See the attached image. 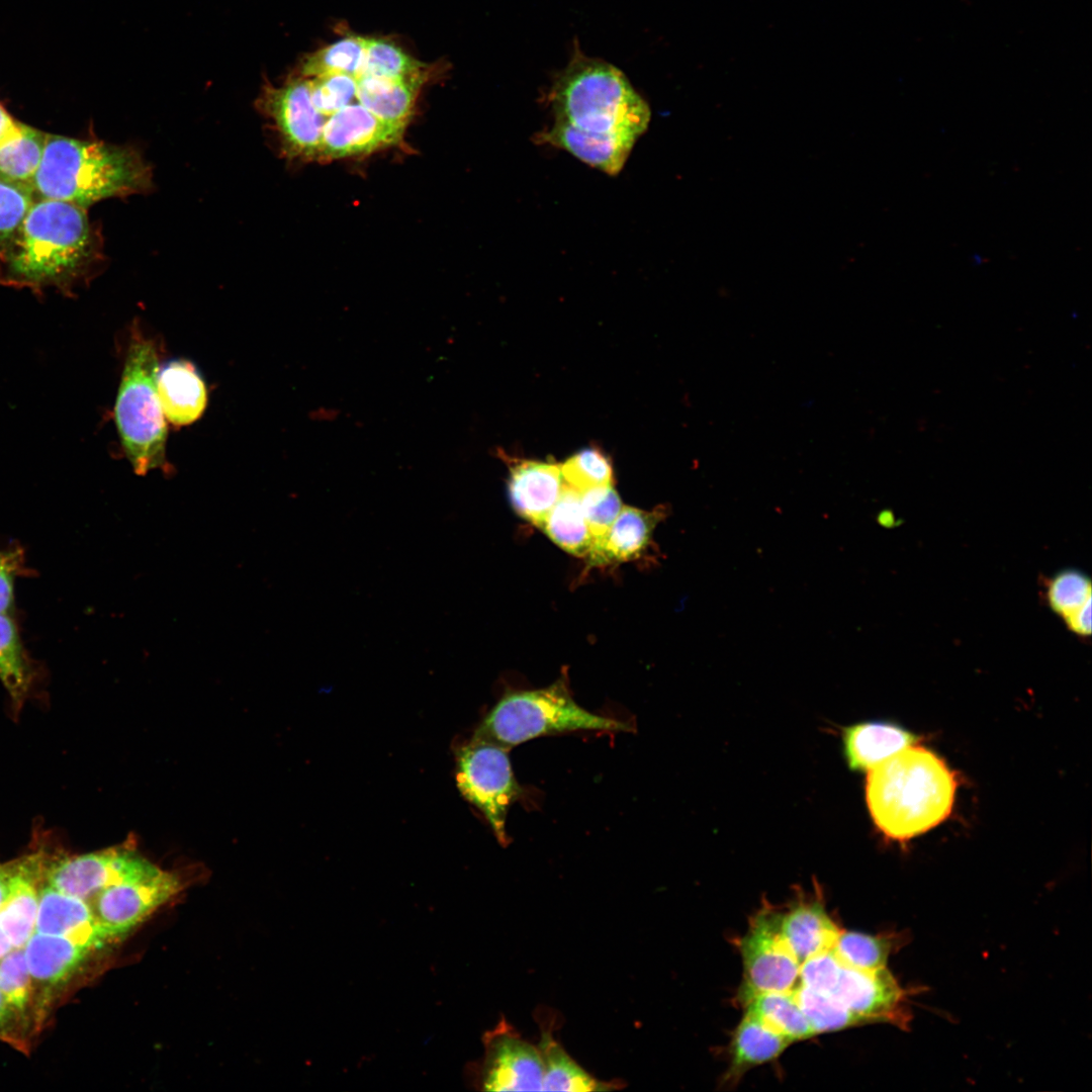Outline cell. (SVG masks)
<instances>
[{
    "label": "cell",
    "instance_id": "cell-22",
    "mask_svg": "<svg viewBox=\"0 0 1092 1092\" xmlns=\"http://www.w3.org/2000/svg\"><path fill=\"white\" fill-rule=\"evenodd\" d=\"M1045 598L1052 610L1070 631L1085 637L1091 632V582L1082 572L1067 569L1046 584Z\"/></svg>",
    "mask_w": 1092,
    "mask_h": 1092
},
{
    "label": "cell",
    "instance_id": "cell-33",
    "mask_svg": "<svg viewBox=\"0 0 1092 1092\" xmlns=\"http://www.w3.org/2000/svg\"><path fill=\"white\" fill-rule=\"evenodd\" d=\"M0 990L24 1022L32 1005V983L23 947L0 960Z\"/></svg>",
    "mask_w": 1092,
    "mask_h": 1092
},
{
    "label": "cell",
    "instance_id": "cell-16",
    "mask_svg": "<svg viewBox=\"0 0 1092 1092\" xmlns=\"http://www.w3.org/2000/svg\"><path fill=\"white\" fill-rule=\"evenodd\" d=\"M919 740L920 736L892 721H866L842 730L844 757L856 771L870 770Z\"/></svg>",
    "mask_w": 1092,
    "mask_h": 1092
},
{
    "label": "cell",
    "instance_id": "cell-19",
    "mask_svg": "<svg viewBox=\"0 0 1092 1092\" xmlns=\"http://www.w3.org/2000/svg\"><path fill=\"white\" fill-rule=\"evenodd\" d=\"M42 874L40 856L19 859L10 893L0 907V927L14 948L24 947L34 932L38 908L36 884Z\"/></svg>",
    "mask_w": 1092,
    "mask_h": 1092
},
{
    "label": "cell",
    "instance_id": "cell-24",
    "mask_svg": "<svg viewBox=\"0 0 1092 1092\" xmlns=\"http://www.w3.org/2000/svg\"><path fill=\"white\" fill-rule=\"evenodd\" d=\"M544 1067L542 1091L589 1092L616 1088L613 1083L596 1079L579 1066L554 1038L543 1030L538 1044Z\"/></svg>",
    "mask_w": 1092,
    "mask_h": 1092
},
{
    "label": "cell",
    "instance_id": "cell-13",
    "mask_svg": "<svg viewBox=\"0 0 1092 1092\" xmlns=\"http://www.w3.org/2000/svg\"><path fill=\"white\" fill-rule=\"evenodd\" d=\"M34 932L67 937L93 949L107 940L87 901L48 883L38 889Z\"/></svg>",
    "mask_w": 1092,
    "mask_h": 1092
},
{
    "label": "cell",
    "instance_id": "cell-1",
    "mask_svg": "<svg viewBox=\"0 0 1092 1092\" xmlns=\"http://www.w3.org/2000/svg\"><path fill=\"white\" fill-rule=\"evenodd\" d=\"M550 101L554 122L539 140L609 175L622 170L651 117L622 71L586 57L574 58L559 74Z\"/></svg>",
    "mask_w": 1092,
    "mask_h": 1092
},
{
    "label": "cell",
    "instance_id": "cell-12",
    "mask_svg": "<svg viewBox=\"0 0 1092 1092\" xmlns=\"http://www.w3.org/2000/svg\"><path fill=\"white\" fill-rule=\"evenodd\" d=\"M404 130L382 121L360 103H351L327 118L318 160L366 155L395 146Z\"/></svg>",
    "mask_w": 1092,
    "mask_h": 1092
},
{
    "label": "cell",
    "instance_id": "cell-28",
    "mask_svg": "<svg viewBox=\"0 0 1092 1092\" xmlns=\"http://www.w3.org/2000/svg\"><path fill=\"white\" fill-rule=\"evenodd\" d=\"M0 680L14 703L20 704L31 684L30 665L17 626L0 613Z\"/></svg>",
    "mask_w": 1092,
    "mask_h": 1092
},
{
    "label": "cell",
    "instance_id": "cell-31",
    "mask_svg": "<svg viewBox=\"0 0 1092 1092\" xmlns=\"http://www.w3.org/2000/svg\"><path fill=\"white\" fill-rule=\"evenodd\" d=\"M566 485L581 492L587 488L613 484V467L607 455L598 448H585L560 465Z\"/></svg>",
    "mask_w": 1092,
    "mask_h": 1092
},
{
    "label": "cell",
    "instance_id": "cell-32",
    "mask_svg": "<svg viewBox=\"0 0 1092 1092\" xmlns=\"http://www.w3.org/2000/svg\"><path fill=\"white\" fill-rule=\"evenodd\" d=\"M579 496L593 540L592 551L602 543L623 506L613 484L587 488Z\"/></svg>",
    "mask_w": 1092,
    "mask_h": 1092
},
{
    "label": "cell",
    "instance_id": "cell-5",
    "mask_svg": "<svg viewBox=\"0 0 1092 1092\" xmlns=\"http://www.w3.org/2000/svg\"><path fill=\"white\" fill-rule=\"evenodd\" d=\"M159 355L153 339L139 327L130 332L114 405L121 445L134 473L169 471L167 425L157 388Z\"/></svg>",
    "mask_w": 1092,
    "mask_h": 1092
},
{
    "label": "cell",
    "instance_id": "cell-20",
    "mask_svg": "<svg viewBox=\"0 0 1092 1092\" xmlns=\"http://www.w3.org/2000/svg\"><path fill=\"white\" fill-rule=\"evenodd\" d=\"M664 510L646 512L623 506L602 543L586 556L592 564L603 565L639 557L647 547Z\"/></svg>",
    "mask_w": 1092,
    "mask_h": 1092
},
{
    "label": "cell",
    "instance_id": "cell-18",
    "mask_svg": "<svg viewBox=\"0 0 1092 1092\" xmlns=\"http://www.w3.org/2000/svg\"><path fill=\"white\" fill-rule=\"evenodd\" d=\"M157 388L165 418L174 426L194 423L206 407L205 382L188 360H172L160 368Z\"/></svg>",
    "mask_w": 1092,
    "mask_h": 1092
},
{
    "label": "cell",
    "instance_id": "cell-2",
    "mask_svg": "<svg viewBox=\"0 0 1092 1092\" xmlns=\"http://www.w3.org/2000/svg\"><path fill=\"white\" fill-rule=\"evenodd\" d=\"M101 260V242L86 208L41 199L0 242V283L38 294L54 288L72 296Z\"/></svg>",
    "mask_w": 1092,
    "mask_h": 1092
},
{
    "label": "cell",
    "instance_id": "cell-15",
    "mask_svg": "<svg viewBox=\"0 0 1092 1092\" xmlns=\"http://www.w3.org/2000/svg\"><path fill=\"white\" fill-rule=\"evenodd\" d=\"M32 987L48 997L65 985L93 950L70 938L33 932L24 947Z\"/></svg>",
    "mask_w": 1092,
    "mask_h": 1092
},
{
    "label": "cell",
    "instance_id": "cell-17",
    "mask_svg": "<svg viewBox=\"0 0 1092 1092\" xmlns=\"http://www.w3.org/2000/svg\"><path fill=\"white\" fill-rule=\"evenodd\" d=\"M792 1042L744 1010L729 1043V1063L720 1084L734 1087L752 1068L779 1058Z\"/></svg>",
    "mask_w": 1092,
    "mask_h": 1092
},
{
    "label": "cell",
    "instance_id": "cell-6",
    "mask_svg": "<svg viewBox=\"0 0 1092 1092\" xmlns=\"http://www.w3.org/2000/svg\"><path fill=\"white\" fill-rule=\"evenodd\" d=\"M624 721L580 707L562 681L505 695L475 729L471 740L512 749L541 736L575 731L631 732Z\"/></svg>",
    "mask_w": 1092,
    "mask_h": 1092
},
{
    "label": "cell",
    "instance_id": "cell-23",
    "mask_svg": "<svg viewBox=\"0 0 1092 1092\" xmlns=\"http://www.w3.org/2000/svg\"><path fill=\"white\" fill-rule=\"evenodd\" d=\"M566 552L586 557L593 540L582 511L579 492L564 485L557 502L539 527Z\"/></svg>",
    "mask_w": 1092,
    "mask_h": 1092
},
{
    "label": "cell",
    "instance_id": "cell-37",
    "mask_svg": "<svg viewBox=\"0 0 1092 1092\" xmlns=\"http://www.w3.org/2000/svg\"><path fill=\"white\" fill-rule=\"evenodd\" d=\"M24 1024L18 1013L8 1003L0 990V1038L11 1043L19 1044L16 1035V1025Z\"/></svg>",
    "mask_w": 1092,
    "mask_h": 1092
},
{
    "label": "cell",
    "instance_id": "cell-14",
    "mask_svg": "<svg viewBox=\"0 0 1092 1092\" xmlns=\"http://www.w3.org/2000/svg\"><path fill=\"white\" fill-rule=\"evenodd\" d=\"M564 485L558 464L524 460L510 468L511 505L518 515L537 527L557 502Z\"/></svg>",
    "mask_w": 1092,
    "mask_h": 1092
},
{
    "label": "cell",
    "instance_id": "cell-4",
    "mask_svg": "<svg viewBox=\"0 0 1092 1092\" xmlns=\"http://www.w3.org/2000/svg\"><path fill=\"white\" fill-rule=\"evenodd\" d=\"M151 186V169L133 148L54 134H47L31 182L41 199L84 208L105 198L144 193Z\"/></svg>",
    "mask_w": 1092,
    "mask_h": 1092
},
{
    "label": "cell",
    "instance_id": "cell-11",
    "mask_svg": "<svg viewBox=\"0 0 1092 1092\" xmlns=\"http://www.w3.org/2000/svg\"><path fill=\"white\" fill-rule=\"evenodd\" d=\"M148 861L133 849L119 846L43 863L42 878L59 891L88 902Z\"/></svg>",
    "mask_w": 1092,
    "mask_h": 1092
},
{
    "label": "cell",
    "instance_id": "cell-9",
    "mask_svg": "<svg viewBox=\"0 0 1092 1092\" xmlns=\"http://www.w3.org/2000/svg\"><path fill=\"white\" fill-rule=\"evenodd\" d=\"M482 1057L468 1064L465 1079L482 1091H542L544 1067L538 1045L505 1019L482 1037Z\"/></svg>",
    "mask_w": 1092,
    "mask_h": 1092
},
{
    "label": "cell",
    "instance_id": "cell-25",
    "mask_svg": "<svg viewBox=\"0 0 1092 1092\" xmlns=\"http://www.w3.org/2000/svg\"><path fill=\"white\" fill-rule=\"evenodd\" d=\"M46 139V133L17 121L0 141V178L31 189Z\"/></svg>",
    "mask_w": 1092,
    "mask_h": 1092
},
{
    "label": "cell",
    "instance_id": "cell-30",
    "mask_svg": "<svg viewBox=\"0 0 1092 1092\" xmlns=\"http://www.w3.org/2000/svg\"><path fill=\"white\" fill-rule=\"evenodd\" d=\"M361 75L425 80L423 65L394 43L366 38Z\"/></svg>",
    "mask_w": 1092,
    "mask_h": 1092
},
{
    "label": "cell",
    "instance_id": "cell-39",
    "mask_svg": "<svg viewBox=\"0 0 1092 1092\" xmlns=\"http://www.w3.org/2000/svg\"><path fill=\"white\" fill-rule=\"evenodd\" d=\"M16 122L0 104V141L13 129Z\"/></svg>",
    "mask_w": 1092,
    "mask_h": 1092
},
{
    "label": "cell",
    "instance_id": "cell-40",
    "mask_svg": "<svg viewBox=\"0 0 1092 1092\" xmlns=\"http://www.w3.org/2000/svg\"><path fill=\"white\" fill-rule=\"evenodd\" d=\"M13 948L7 934L0 927V960L8 954Z\"/></svg>",
    "mask_w": 1092,
    "mask_h": 1092
},
{
    "label": "cell",
    "instance_id": "cell-35",
    "mask_svg": "<svg viewBox=\"0 0 1092 1092\" xmlns=\"http://www.w3.org/2000/svg\"><path fill=\"white\" fill-rule=\"evenodd\" d=\"M33 191L0 178V242L8 238L32 205Z\"/></svg>",
    "mask_w": 1092,
    "mask_h": 1092
},
{
    "label": "cell",
    "instance_id": "cell-34",
    "mask_svg": "<svg viewBox=\"0 0 1092 1092\" xmlns=\"http://www.w3.org/2000/svg\"><path fill=\"white\" fill-rule=\"evenodd\" d=\"M308 79L312 103L327 118L356 99L357 78L353 76L329 74Z\"/></svg>",
    "mask_w": 1092,
    "mask_h": 1092
},
{
    "label": "cell",
    "instance_id": "cell-29",
    "mask_svg": "<svg viewBox=\"0 0 1092 1092\" xmlns=\"http://www.w3.org/2000/svg\"><path fill=\"white\" fill-rule=\"evenodd\" d=\"M365 48V37H344L305 57L300 66V75L313 78L346 74L358 78L363 67Z\"/></svg>",
    "mask_w": 1092,
    "mask_h": 1092
},
{
    "label": "cell",
    "instance_id": "cell-3",
    "mask_svg": "<svg viewBox=\"0 0 1092 1092\" xmlns=\"http://www.w3.org/2000/svg\"><path fill=\"white\" fill-rule=\"evenodd\" d=\"M957 788L956 772L946 762L915 743L870 769L866 801L880 832L905 842L949 816Z\"/></svg>",
    "mask_w": 1092,
    "mask_h": 1092
},
{
    "label": "cell",
    "instance_id": "cell-7",
    "mask_svg": "<svg viewBox=\"0 0 1092 1092\" xmlns=\"http://www.w3.org/2000/svg\"><path fill=\"white\" fill-rule=\"evenodd\" d=\"M510 750L470 739L456 751L457 788L483 815L502 845L509 843V809L525 794L514 775Z\"/></svg>",
    "mask_w": 1092,
    "mask_h": 1092
},
{
    "label": "cell",
    "instance_id": "cell-10",
    "mask_svg": "<svg viewBox=\"0 0 1092 1092\" xmlns=\"http://www.w3.org/2000/svg\"><path fill=\"white\" fill-rule=\"evenodd\" d=\"M258 106L273 122L287 156L318 160L327 117L312 103L307 77L294 76L278 86L266 84Z\"/></svg>",
    "mask_w": 1092,
    "mask_h": 1092
},
{
    "label": "cell",
    "instance_id": "cell-21",
    "mask_svg": "<svg viewBox=\"0 0 1092 1092\" xmlns=\"http://www.w3.org/2000/svg\"><path fill=\"white\" fill-rule=\"evenodd\" d=\"M424 81L361 75L356 99L382 121L405 128Z\"/></svg>",
    "mask_w": 1092,
    "mask_h": 1092
},
{
    "label": "cell",
    "instance_id": "cell-36",
    "mask_svg": "<svg viewBox=\"0 0 1092 1092\" xmlns=\"http://www.w3.org/2000/svg\"><path fill=\"white\" fill-rule=\"evenodd\" d=\"M23 552L18 547L0 550V613L10 614L14 606V581L22 572Z\"/></svg>",
    "mask_w": 1092,
    "mask_h": 1092
},
{
    "label": "cell",
    "instance_id": "cell-8",
    "mask_svg": "<svg viewBox=\"0 0 1092 1092\" xmlns=\"http://www.w3.org/2000/svg\"><path fill=\"white\" fill-rule=\"evenodd\" d=\"M182 882L177 874L148 861L140 870L102 889L88 903L107 940L118 938L178 894L183 888Z\"/></svg>",
    "mask_w": 1092,
    "mask_h": 1092
},
{
    "label": "cell",
    "instance_id": "cell-26",
    "mask_svg": "<svg viewBox=\"0 0 1092 1092\" xmlns=\"http://www.w3.org/2000/svg\"><path fill=\"white\" fill-rule=\"evenodd\" d=\"M910 940L907 930H888L873 935L841 927L836 944L840 953L853 966L878 970L886 968L890 956L898 952Z\"/></svg>",
    "mask_w": 1092,
    "mask_h": 1092
},
{
    "label": "cell",
    "instance_id": "cell-38",
    "mask_svg": "<svg viewBox=\"0 0 1092 1092\" xmlns=\"http://www.w3.org/2000/svg\"><path fill=\"white\" fill-rule=\"evenodd\" d=\"M19 860L10 863H0V907L7 899L13 878L17 872Z\"/></svg>",
    "mask_w": 1092,
    "mask_h": 1092
},
{
    "label": "cell",
    "instance_id": "cell-27",
    "mask_svg": "<svg viewBox=\"0 0 1092 1092\" xmlns=\"http://www.w3.org/2000/svg\"><path fill=\"white\" fill-rule=\"evenodd\" d=\"M740 1005L745 1011L757 1017L765 1026L787 1037L792 1043L816 1035L798 1006L783 994H756Z\"/></svg>",
    "mask_w": 1092,
    "mask_h": 1092
}]
</instances>
